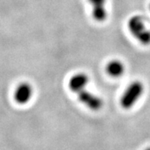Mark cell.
Here are the masks:
<instances>
[{"instance_id": "cell-1", "label": "cell", "mask_w": 150, "mask_h": 150, "mask_svg": "<svg viewBox=\"0 0 150 150\" xmlns=\"http://www.w3.org/2000/svg\"><path fill=\"white\" fill-rule=\"evenodd\" d=\"M128 28L133 36L143 45L150 44V30L146 28L143 18L134 15L128 21Z\"/></svg>"}, {"instance_id": "cell-2", "label": "cell", "mask_w": 150, "mask_h": 150, "mask_svg": "<svg viewBox=\"0 0 150 150\" xmlns=\"http://www.w3.org/2000/svg\"><path fill=\"white\" fill-rule=\"evenodd\" d=\"M144 86L139 81H134L129 84L120 98V105L124 109H129L134 106L142 96Z\"/></svg>"}, {"instance_id": "cell-3", "label": "cell", "mask_w": 150, "mask_h": 150, "mask_svg": "<svg viewBox=\"0 0 150 150\" xmlns=\"http://www.w3.org/2000/svg\"><path fill=\"white\" fill-rule=\"evenodd\" d=\"M78 98L80 102L86 105L88 108L93 110H98L101 109L103 106V101L100 97L89 91L84 89L79 92Z\"/></svg>"}, {"instance_id": "cell-4", "label": "cell", "mask_w": 150, "mask_h": 150, "mask_svg": "<svg viewBox=\"0 0 150 150\" xmlns=\"http://www.w3.org/2000/svg\"><path fill=\"white\" fill-rule=\"evenodd\" d=\"M33 95V88L30 84L22 82L18 85L15 91V99L20 105H25L30 100Z\"/></svg>"}, {"instance_id": "cell-5", "label": "cell", "mask_w": 150, "mask_h": 150, "mask_svg": "<svg viewBox=\"0 0 150 150\" xmlns=\"http://www.w3.org/2000/svg\"><path fill=\"white\" fill-rule=\"evenodd\" d=\"M88 83V76L86 73H77L71 77L69 81V88L75 93L78 94L82 90L86 89Z\"/></svg>"}, {"instance_id": "cell-6", "label": "cell", "mask_w": 150, "mask_h": 150, "mask_svg": "<svg viewBox=\"0 0 150 150\" xmlns=\"http://www.w3.org/2000/svg\"><path fill=\"white\" fill-rule=\"evenodd\" d=\"M92 6V16L97 21H104L107 18V11L105 8L106 0H88Z\"/></svg>"}, {"instance_id": "cell-7", "label": "cell", "mask_w": 150, "mask_h": 150, "mask_svg": "<svg viewBox=\"0 0 150 150\" xmlns=\"http://www.w3.org/2000/svg\"><path fill=\"white\" fill-rule=\"evenodd\" d=\"M125 67L122 62L117 59H114V60L110 61L106 67V71L108 74L110 75L112 77H120L124 74Z\"/></svg>"}, {"instance_id": "cell-8", "label": "cell", "mask_w": 150, "mask_h": 150, "mask_svg": "<svg viewBox=\"0 0 150 150\" xmlns=\"http://www.w3.org/2000/svg\"><path fill=\"white\" fill-rule=\"evenodd\" d=\"M145 150H150V148H147L146 149H145Z\"/></svg>"}, {"instance_id": "cell-9", "label": "cell", "mask_w": 150, "mask_h": 150, "mask_svg": "<svg viewBox=\"0 0 150 150\" xmlns=\"http://www.w3.org/2000/svg\"><path fill=\"white\" fill-rule=\"evenodd\" d=\"M149 8H150V5H149Z\"/></svg>"}]
</instances>
